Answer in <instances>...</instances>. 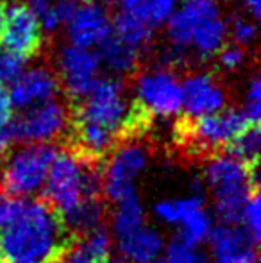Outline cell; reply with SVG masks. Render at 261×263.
I'll use <instances>...</instances> for the list:
<instances>
[{"mask_svg":"<svg viewBox=\"0 0 261 263\" xmlns=\"http://www.w3.org/2000/svg\"><path fill=\"white\" fill-rule=\"evenodd\" d=\"M143 122L145 117L132 106L124 84L115 77H101L73 115L72 151L95 163L122 138L134 136Z\"/></svg>","mask_w":261,"mask_h":263,"instance_id":"obj_1","label":"cell"},{"mask_svg":"<svg viewBox=\"0 0 261 263\" xmlns=\"http://www.w3.org/2000/svg\"><path fill=\"white\" fill-rule=\"evenodd\" d=\"M73 240L43 201H24L16 217L0 229V251L9 263H50Z\"/></svg>","mask_w":261,"mask_h":263,"instance_id":"obj_2","label":"cell"},{"mask_svg":"<svg viewBox=\"0 0 261 263\" xmlns=\"http://www.w3.org/2000/svg\"><path fill=\"white\" fill-rule=\"evenodd\" d=\"M165 27L175 52L192 50L200 59L216 55L227 40V20L213 0L185 2L175 7Z\"/></svg>","mask_w":261,"mask_h":263,"instance_id":"obj_3","label":"cell"},{"mask_svg":"<svg viewBox=\"0 0 261 263\" xmlns=\"http://www.w3.org/2000/svg\"><path fill=\"white\" fill-rule=\"evenodd\" d=\"M45 204L65 217L90 197H101V168L93 161L79 156L75 151H56L45 184Z\"/></svg>","mask_w":261,"mask_h":263,"instance_id":"obj_4","label":"cell"},{"mask_svg":"<svg viewBox=\"0 0 261 263\" xmlns=\"http://www.w3.org/2000/svg\"><path fill=\"white\" fill-rule=\"evenodd\" d=\"M204 184L222 224H238L245 202L259 183L252 177L251 166L233 154L215 153L204 159Z\"/></svg>","mask_w":261,"mask_h":263,"instance_id":"obj_5","label":"cell"},{"mask_svg":"<svg viewBox=\"0 0 261 263\" xmlns=\"http://www.w3.org/2000/svg\"><path fill=\"white\" fill-rule=\"evenodd\" d=\"M150 149L136 136L124 138L104 158L101 168V192L109 202L136 194V181L147 170Z\"/></svg>","mask_w":261,"mask_h":263,"instance_id":"obj_6","label":"cell"},{"mask_svg":"<svg viewBox=\"0 0 261 263\" xmlns=\"http://www.w3.org/2000/svg\"><path fill=\"white\" fill-rule=\"evenodd\" d=\"M54 156L52 145H22L6 154L0 168V190L16 199L39 192Z\"/></svg>","mask_w":261,"mask_h":263,"instance_id":"obj_7","label":"cell"},{"mask_svg":"<svg viewBox=\"0 0 261 263\" xmlns=\"http://www.w3.org/2000/svg\"><path fill=\"white\" fill-rule=\"evenodd\" d=\"M134 107L143 117L170 120L181 113V79L165 66H154L134 79Z\"/></svg>","mask_w":261,"mask_h":263,"instance_id":"obj_8","label":"cell"},{"mask_svg":"<svg viewBox=\"0 0 261 263\" xmlns=\"http://www.w3.org/2000/svg\"><path fill=\"white\" fill-rule=\"evenodd\" d=\"M249 125L252 124H249L238 107H224L218 113L192 120L183 127L179 140L185 142L186 153L208 158L222 147L231 145V142Z\"/></svg>","mask_w":261,"mask_h":263,"instance_id":"obj_9","label":"cell"},{"mask_svg":"<svg viewBox=\"0 0 261 263\" xmlns=\"http://www.w3.org/2000/svg\"><path fill=\"white\" fill-rule=\"evenodd\" d=\"M70 124L72 118L66 106L54 99L22 111L4 131L9 142L14 140L24 145H49L68 131Z\"/></svg>","mask_w":261,"mask_h":263,"instance_id":"obj_10","label":"cell"},{"mask_svg":"<svg viewBox=\"0 0 261 263\" xmlns=\"http://www.w3.org/2000/svg\"><path fill=\"white\" fill-rule=\"evenodd\" d=\"M154 213L165 224L179 228L177 238L198 246L208 240L211 233V215L206 210L202 197V186L198 181L193 183V194L181 199H165L154 204Z\"/></svg>","mask_w":261,"mask_h":263,"instance_id":"obj_11","label":"cell"},{"mask_svg":"<svg viewBox=\"0 0 261 263\" xmlns=\"http://www.w3.org/2000/svg\"><path fill=\"white\" fill-rule=\"evenodd\" d=\"M0 43H2V49L20 55L22 59L34 55L42 45V27H39L38 13L24 2L6 6Z\"/></svg>","mask_w":261,"mask_h":263,"instance_id":"obj_12","label":"cell"},{"mask_svg":"<svg viewBox=\"0 0 261 263\" xmlns=\"http://www.w3.org/2000/svg\"><path fill=\"white\" fill-rule=\"evenodd\" d=\"M57 70H59L61 86L68 97L81 101L95 86L101 77V61L97 50L81 49V47L65 45L57 54Z\"/></svg>","mask_w":261,"mask_h":263,"instance_id":"obj_13","label":"cell"},{"mask_svg":"<svg viewBox=\"0 0 261 263\" xmlns=\"http://www.w3.org/2000/svg\"><path fill=\"white\" fill-rule=\"evenodd\" d=\"M226 102V90L211 73L195 72L181 81V113H186L190 120L218 113Z\"/></svg>","mask_w":261,"mask_h":263,"instance_id":"obj_14","label":"cell"},{"mask_svg":"<svg viewBox=\"0 0 261 263\" xmlns=\"http://www.w3.org/2000/svg\"><path fill=\"white\" fill-rule=\"evenodd\" d=\"M68 45L95 50L113 34L111 16L98 2L77 4L72 18L66 24Z\"/></svg>","mask_w":261,"mask_h":263,"instance_id":"obj_15","label":"cell"},{"mask_svg":"<svg viewBox=\"0 0 261 263\" xmlns=\"http://www.w3.org/2000/svg\"><path fill=\"white\" fill-rule=\"evenodd\" d=\"M13 107L25 111L29 107L54 101L59 91V81L52 70L45 66H31L18 76V79L7 88Z\"/></svg>","mask_w":261,"mask_h":263,"instance_id":"obj_16","label":"cell"},{"mask_svg":"<svg viewBox=\"0 0 261 263\" xmlns=\"http://www.w3.org/2000/svg\"><path fill=\"white\" fill-rule=\"evenodd\" d=\"M216 260H242L258 263V242L238 224H220L208 236Z\"/></svg>","mask_w":261,"mask_h":263,"instance_id":"obj_17","label":"cell"},{"mask_svg":"<svg viewBox=\"0 0 261 263\" xmlns=\"http://www.w3.org/2000/svg\"><path fill=\"white\" fill-rule=\"evenodd\" d=\"M116 243L122 260L132 263H150L157 260L165 247L163 235L150 226H143L122 238H116Z\"/></svg>","mask_w":261,"mask_h":263,"instance_id":"obj_18","label":"cell"},{"mask_svg":"<svg viewBox=\"0 0 261 263\" xmlns=\"http://www.w3.org/2000/svg\"><path fill=\"white\" fill-rule=\"evenodd\" d=\"M175 11V0H122V13L154 32Z\"/></svg>","mask_w":261,"mask_h":263,"instance_id":"obj_19","label":"cell"},{"mask_svg":"<svg viewBox=\"0 0 261 263\" xmlns=\"http://www.w3.org/2000/svg\"><path fill=\"white\" fill-rule=\"evenodd\" d=\"M101 66H104L111 76H127L138 65V50L129 47L127 43L120 42L115 36H109L97 50Z\"/></svg>","mask_w":261,"mask_h":263,"instance_id":"obj_20","label":"cell"},{"mask_svg":"<svg viewBox=\"0 0 261 263\" xmlns=\"http://www.w3.org/2000/svg\"><path fill=\"white\" fill-rule=\"evenodd\" d=\"M143 226H145V210L138 195H129L116 202V208L113 211V233L116 238H122Z\"/></svg>","mask_w":261,"mask_h":263,"instance_id":"obj_21","label":"cell"},{"mask_svg":"<svg viewBox=\"0 0 261 263\" xmlns=\"http://www.w3.org/2000/svg\"><path fill=\"white\" fill-rule=\"evenodd\" d=\"M111 25H113V36L118 38L120 42L127 43L132 49H136L138 52L150 42V38H152V31H150V29H147L145 25H142L139 22L132 20L131 16L124 14L122 11L113 18Z\"/></svg>","mask_w":261,"mask_h":263,"instance_id":"obj_22","label":"cell"},{"mask_svg":"<svg viewBox=\"0 0 261 263\" xmlns=\"http://www.w3.org/2000/svg\"><path fill=\"white\" fill-rule=\"evenodd\" d=\"M75 243L81 253L91 263H104L109 258V253H111V233L104 224L75 238Z\"/></svg>","mask_w":261,"mask_h":263,"instance_id":"obj_23","label":"cell"},{"mask_svg":"<svg viewBox=\"0 0 261 263\" xmlns=\"http://www.w3.org/2000/svg\"><path fill=\"white\" fill-rule=\"evenodd\" d=\"M261 149V135L258 125H249L245 127L236 138L231 142L229 145V154H233L236 159H240L242 163H245L247 166L258 163Z\"/></svg>","mask_w":261,"mask_h":263,"instance_id":"obj_24","label":"cell"},{"mask_svg":"<svg viewBox=\"0 0 261 263\" xmlns=\"http://www.w3.org/2000/svg\"><path fill=\"white\" fill-rule=\"evenodd\" d=\"M77 7L75 0H52L45 9L38 13L39 27L42 32H56L61 27H66V24L72 18L73 11Z\"/></svg>","mask_w":261,"mask_h":263,"instance_id":"obj_25","label":"cell"},{"mask_svg":"<svg viewBox=\"0 0 261 263\" xmlns=\"http://www.w3.org/2000/svg\"><path fill=\"white\" fill-rule=\"evenodd\" d=\"M227 38H231L234 45L247 49L254 45L258 40V25L249 16H234L231 22H227Z\"/></svg>","mask_w":261,"mask_h":263,"instance_id":"obj_26","label":"cell"},{"mask_svg":"<svg viewBox=\"0 0 261 263\" xmlns=\"http://www.w3.org/2000/svg\"><path fill=\"white\" fill-rule=\"evenodd\" d=\"M165 263H208L206 254L198 249V246L188 243L175 236L165 251Z\"/></svg>","mask_w":261,"mask_h":263,"instance_id":"obj_27","label":"cell"},{"mask_svg":"<svg viewBox=\"0 0 261 263\" xmlns=\"http://www.w3.org/2000/svg\"><path fill=\"white\" fill-rule=\"evenodd\" d=\"M240 111L247 118L249 124L258 125L261 115V79L258 73H254L247 81V88H245L244 93V104H242Z\"/></svg>","mask_w":261,"mask_h":263,"instance_id":"obj_28","label":"cell"},{"mask_svg":"<svg viewBox=\"0 0 261 263\" xmlns=\"http://www.w3.org/2000/svg\"><path fill=\"white\" fill-rule=\"evenodd\" d=\"M242 228L249 233L254 242H259V229H261V218H259V194L258 190H254L251 194V197L247 199L244 210L240 215Z\"/></svg>","mask_w":261,"mask_h":263,"instance_id":"obj_29","label":"cell"},{"mask_svg":"<svg viewBox=\"0 0 261 263\" xmlns=\"http://www.w3.org/2000/svg\"><path fill=\"white\" fill-rule=\"evenodd\" d=\"M25 70V59L0 47V86H11Z\"/></svg>","mask_w":261,"mask_h":263,"instance_id":"obj_30","label":"cell"},{"mask_svg":"<svg viewBox=\"0 0 261 263\" xmlns=\"http://www.w3.org/2000/svg\"><path fill=\"white\" fill-rule=\"evenodd\" d=\"M218 58V65L222 66L227 72H236L242 66L245 65V59H247V52L242 47L234 45V43H226L222 49L216 54Z\"/></svg>","mask_w":261,"mask_h":263,"instance_id":"obj_31","label":"cell"},{"mask_svg":"<svg viewBox=\"0 0 261 263\" xmlns=\"http://www.w3.org/2000/svg\"><path fill=\"white\" fill-rule=\"evenodd\" d=\"M24 199H16L0 190V229H4L20 211Z\"/></svg>","mask_w":261,"mask_h":263,"instance_id":"obj_32","label":"cell"},{"mask_svg":"<svg viewBox=\"0 0 261 263\" xmlns=\"http://www.w3.org/2000/svg\"><path fill=\"white\" fill-rule=\"evenodd\" d=\"M13 104L6 86H0V129H6L13 120Z\"/></svg>","mask_w":261,"mask_h":263,"instance_id":"obj_33","label":"cell"},{"mask_svg":"<svg viewBox=\"0 0 261 263\" xmlns=\"http://www.w3.org/2000/svg\"><path fill=\"white\" fill-rule=\"evenodd\" d=\"M50 263H91V261L88 260L83 253H81L79 247H77V243H75V240H73V242L63 251V253H61L56 260L50 261Z\"/></svg>","mask_w":261,"mask_h":263,"instance_id":"obj_34","label":"cell"},{"mask_svg":"<svg viewBox=\"0 0 261 263\" xmlns=\"http://www.w3.org/2000/svg\"><path fill=\"white\" fill-rule=\"evenodd\" d=\"M7 143H9V138H7L6 131L0 129V165H2L4 158H6V153H7Z\"/></svg>","mask_w":261,"mask_h":263,"instance_id":"obj_35","label":"cell"},{"mask_svg":"<svg viewBox=\"0 0 261 263\" xmlns=\"http://www.w3.org/2000/svg\"><path fill=\"white\" fill-rule=\"evenodd\" d=\"M50 2H52V0H25V4H27L31 9H34L36 13H39L42 9H45Z\"/></svg>","mask_w":261,"mask_h":263,"instance_id":"obj_36","label":"cell"},{"mask_svg":"<svg viewBox=\"0 0 261 263\" xmlns=\"http://www.w3.org/2000/svg\"><path fill=\"white\" fill-rule=\"evenodd\" d=\"M4 13H6V4L0 0V34H2V25H4Z\"/></svg>","mask_w":261,"mask_h":263,"instance_id":"obj_37","label":"cell"},{"mask_svg":"<svg viewBox=\"0 0 261 263\" xmlns=\"http://www.w3.org/2000/svg\"><path fill=\"white\" fill-rule=\"evenodd\" d=\"M215 263H251V261H242V260H216Z\"/></svg>","mask_w":261,"mask_h":263,"instance_id":"obj_38","label":"cell"},{"mask_svg":"<svg viewBox=\"0 0 261 263\" xmlns=\"http://www.w3.org/2000/svg\"><path fill=\"white\" fill-rule=\"evenodd\" d=\"M104 263H127V261H124L122 258H108Z\"/></svg>","mask_w":261,"mask_h":263,"instance_id":"obj_39","label":"cell"},{"mask_svg":"<svg viewBox=\"0 0 261 263\" xmlns=\"http://www.w3.org/2000/svg\"><path fill=\"white\" fill-rule=\"evenodd\" d=\"M185 2H204V0H185Z\"/></svg>","mask_w":261,"mask_h":263,"instance_id":"obj_40","label":"cell"},{"mask_svg":"<svg viewBox=\"0 0 261 263\" xmlns=\"http://www.w3.org/2000/svg\"><path fill=\"white\" fill-rule=\"evenodd\" d=\"M150 263H165L163 260H154V261H150Z\"/></svg>","mask_w":261,"mask_h":263,"instance_id":"obj_41","label":"cell"},{"mask_svg":"<svg viewBox=\"0 0 261 263\" xmlns=\"http://www.w3.org/2000/svg\"><path fill=\"white\" fill-rule=\"evenodd\" d=\"M0 263H4V256H2V251H0Z\"/></svg>","mask_w":261,"mask_h":263,"instance_id":"obj_42","label":"cell"},{"mask_svg":"<svg viewBox=\"0 0 261 263\" xmlns=\"http://www.w3.org/2000/svg\"><path fill=\"white\" fill-rule=\"evenodd\" d=\"M86 2H98V0H86Z\"/></svg>","mask_w":261,"mask_h":263,"instance_id":"obj_43","label":"cell"},{"mask_svg":"<svg viewBox=\"0 0 261 263\" xmlns=\"http://www.w3.org/2000/svg\"><path fill=\"white\" fill-rule=\"evenodd\" d=\"M120 2H122V0H120Z\"/></svg>","mask_w":261,"mask_h":263,"instance_id":"obj_44","label":"cell"}]
</instances>
